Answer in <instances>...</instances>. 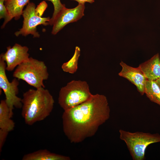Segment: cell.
<instances>
[{"mask_svg": "<svg viewBox=\"0 0 160 160\" xmlns=\"http://www.w3.org/2000/svg\"><path fill=\"white\" fill-rule=\"evenodd\" d=\"M105 96L93 95L86 102L64 111L62 116L64 133L71 143H78L94 136L110 117Z\"/></svg>", "mask_w": 160, "mask_h": 160, "instance_id": "1", "label": "cell"}, {"mask_svg": "<svg viewBox=\"0 0 160 160\" xmlns=\"http://www.w3.org/2000/svg\"><path fill=\"white\" fill-rule=\"evenodd\" d=\"M21 115L26 124L31 126L42 121L50 114L54 100L49 91L44 87L30 89L22 98Z\"/></svg>", "mask_w": 160, "mask_h": 160, "instance_id": "2", "label": "cell"}, {"mask_svg": "<svg viewBox=\"0 0 160 160\" xmlns=\"http://www.w3.org/2000/svg\"><path fill=\"white\" fill-rule=\"evenodd\" d=\"M49 76L44 62L32 57L17 66L13 73L14 78L23 80L36 88H45L44 81Z\"/></svg>", "mask_w": 160, "mask_h": 160, "instance_id": "3", "label": "cell"}, {"mask_svg": "<svg viewBox=\"0 0 160 160\" xmlns=\"http://www.w3.org/2000/svg\"><path fill=\"white\" fill-rule=\"evenodd\" d=\"M93 95L86 81L72 80L61 88L58 103L60 107L65 111L86 102Z\"/></svg>", "mask_w": 160, "mask_h": 160, "instance_id": "4", "label": "cell"}, {"mask_svg": "<svg viewBox=\"0 0 160 160\" xmlns=\"http://www.w3.org/2000/svg\"><path fill=\"white\" fill-rule=\"evenodd\" d=\"M120 138L124 141L133 160L145 159L147 148L150 144L160 142V134L119 130Z\"/></svg>", "mask_w": 160, "mask_h": 160, "instance_id": "5", "label": "cell"}, {"mask_svg": "<svg viewBox=\"0 0 160 160\" xmlns=\"http://www.w3.org/2000/svg\"><path fill=\"white\" fill-rule=\"evenodd\" d=\"M6 64L0 57V90L4 91L5 96V101L10 110L12 117L15 107L21 108L22 98L18 97L19 80L14 78L11 82L8 80L6 73Z\"/></svg>", "mask_w": 160, "mask_h": 160, "instance_id": "6", "label": "cell"}, {"mask_svg": "<svg viewBox=\"0 0 160 160\" xmlns=\"http://www.w3.org/2000/svg\"><path fill=\"white\" fill-rule=\"evenodd\" d=\"M22 15L24 19L22 27L15 33L16 36L20 35L26 36L30 34L34 37L39 38L40 34L37 31V26L41 25L44 26L49 25L50 18L41 17L36 10V5L33 2H29L27 4Z\"/></svg>", "mask_w": 160, "mask_h": 160, "instance_id": "7", "label": "cell"}, {"mask_svg": "<svg viewBox=\"0 0 160 160\" xmlns=\"http://www.w3.org/2000/svg\"><path fill=\"white\" fill-rule=\"evenodd\" d=\"M85 4H79L75 7L68 9L65 7L56 16L52 22V33L57 34L67 24L76 22L84 15Z\"/></svg>", "mask_w": 160, "mask_h": 160, "instance_id": "8", "label": "cell"}, {"mask_svg": "<svg viewBox=\"0 0 160 160\" xmlns=\"http://www.w3.org/2000/svg\"><path fill=\"white\" fill-rule=\"evenodd\" d=\"M28 48L16 43L12 47H7V51L0 55V57L6 64V70L12 71L18 65L29 58Z\"/></svg>", "mask_w": 160, "mask_h": 160, "instance_id": "9", "label": "cell"}, {"mask_svg": "<svg viewBox=\"0 0 160 160\" xmlns=\"http://www.w3.org/2000/svg\"><path fill=\"white\" fill-rule=\"evenodd\" d=\"M120 65L122 70L119 73V76L127 79L134 84L141 95H143L145 83L147 79L140 67H131L122 61Z\"/></svg>", "mask_w": 160, "mask_h": 160, "instance_id": "10", "label": "cell"}, {"mask_svg": "<svg viewBox=\"0 0 160 160\" xmlns=\"http://www.w3.org/2000/svg\"><path fill=\"white\" fill-rule=\"evenodd\" d=\"M140 67L148 80H156L160 77V58L159 53L140 64Z\"/></svg>", "mask_w": 160, "mask_h": 160, "instance_id": "11", "label": "cell"}, {"mask_svg": "<svg viewBox=\"0 0 160 160\" xmlns=\"http://www.w3.org/2000/svg\"><path fill=\"white\" fill-rule=\"evenodd\" d=\"M30 0H5L4 4L7 9L8 15L1 28H4L6 24L13 18L16 20L19 19L22 15L24 7L29 2Z\"/></svg>", "mask_w": 160, "mask_h": 160, "instance_id": "12", "label": "cell"}, {"mask_svg": "<svg viewBox=\"0 0 160 160\" xmlns=\"http://www.w3.org/2000/svg\"><path fill=\"white\" fill-rule=\"evenodd\" d=\"M22 160H70L68 156L51 152L46 149H40L25 154Z\"/></svg>", "mask_w": 160, "mask_h": 160, "instance_id": "13", "label": "cell"}, {"mask_svg": "<svg viewBox=\"0 0 160 160\" xmlns=\"http://www.w3.org/2000/svg\"><path fill=\"white\" fill-rule=\"evenodd\" d=\"M9 109L5 100L0 103V129L10 132L15 128V124L12 119Z\"/></svg>", "mask_w": 160, "mask_h": 160, "instance_id": "14", "label": "cell"}, {"mask_svg": "<svg viewBox=\"0 0 160 160\" xmlns=\"http://www.w3.org/2000/svg\"><path fill=\"white\" fill-rule=\"evenodd\" d=\"M144 92L151 101L160 106V85L156 80H146Z\"/></svg>", "mask_w": 160, "mask_h": 160, "instance_id": "15", "label": "cell"}, {"mask_svg": "<svg viewBox=\"0 0 160 160\" xmlns=\"http://www.w3.org/2000/svg\"><path fill=\"white\" fill-rule=\"evenodd\" d=\"M80 49L78 46L75 47L74 55L72 58L68 61L63 63L61 68L66 72L73 73L78 69V62L80 55Z\"/></svg>", "mask_w": 160, "mask_h": 160, "instance_id": "16", "label": "cell"}, {"mask_svg": "<svg viewBox=\"0 0 160 160\" xmlns=\"http://www.w3.org/2000/svg\"><path fill=\"white\" fill-rule=\"evenodd\" d=\"M50 1L52 3L54 7L52 16L49 22V25H51L53 20L57 15L65 7L64 4H62L60 0H47Z\"/></svg>", "mask_w": 160, "mask_h": 160, "instance_id": "17", "label": "cell"}, {"mask_svg": "<svg viewBox=\"0 0 160 160\" xmlns=\"http://www.w3.org/2000/svg\"><path fill=\"white\" fill-rule=\"evenodd\" d=\"M4 1L0 0V19L4 18V22L7 20L8 15L7 9L4 4Z\"/></svg>", "mask_w": 160, "mask_h": 160, "instance_id": "18", "label": "cell"}, {"mask_svg": "<svg viewBox=\"0 0 160 160\" xmlns=\"http://www.w3.org/2000/svg\"><path fill=\"white\" fill-rule=\"evenodd\" d=\"M9 132L6 130L0 129V152L2 151Z\"/></svg>", "mask_w": 160, "mask_h": 160, "instance_id": "19", "label": "cell"}, {"mask_svg": "<svg viewBox=\"0 0 160 160\" xmlns=\"http://www.w3.org/2000/svg\"><path fill=\"white\" fill-rule=\"evenodd\" d=\"M75 1L79 3V4H85L86 2L92 3L94 2L95 0H71Z\"/></svg>", "mask_w": 160, "mask_h": 160, "instance_id": "20", "label": "cell"}, {"mask_svg": "<svg viewBox=\"0 0 160 160\" xmlns=\"http://www.w3.org/2000/svg\"><path fill=\"white\" fill-rule=\"evenodd\" d=\"M156 81L159 83V84L160 85V77L159 79H157L156 80Z\"/></svg>", "mask_w": 160, "mask_h": 160, "instance_id": "21", "label": "cell"}]
</instances>
